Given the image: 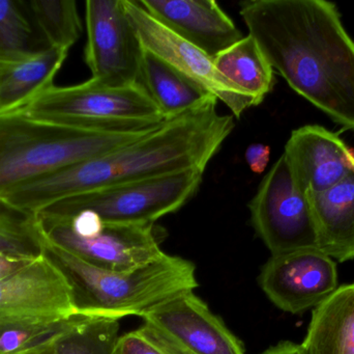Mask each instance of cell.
Segmentation results:
<instances>
[{
    "label": "cell",
    "instance_id": "1",
    "mask_svg": "<svg viewBox=\"0 0 354 354\" xmlns=\"http://www.w3.org/2000/svg\"><path fill=\"white\" fill-rule=\"evenodd\" d=\"M249 35L295 93L354 131V41L326 0H248Z\"/></svg>",
    "mask_w": 354,
    "mask_h": 354
},
{
    "label": "cell",
    "instance_id": "2",
    "mask_svg": "<svg viewBox=\"0 0 354 354\" xmlns=\"http://www.w3.org/2000/svg\"><path fill=\"white\" fill-rule=\"evenodd\" d=\"M218 101L167 120L138 141L62 168L0 195L12 205L39 213L62 200L97 189L181 170H205L235 127L218 114Z\"/></svg>",
    "mask_w": 354,
    "mask_h": 354
},
{
    "label": "cell",
    "instance_id": "3",
    "mask_svg": "<svg viewBox=\"0 0 354 354\" xmlns=\"http://www.w3.org/2000/svg\"><path fill=\"white\" fill-rule=\"evenodd\" d=\"M158 128L104 130L44 120L22 110L0 114V195L46 175L109 153Z\"/></svg>",
    "mask_w": 354,
    "mask_h": 354
},
{
    "label": "cell",
    "instance_id": "4",
    "mask_svg": "<svg viewBox=\"0 0 354 354\" xmlns=\"http://www.w3.org/2000/svg\"><path fill=\"white\" fill-rule=\"evenodd\" d=\"M45 254L68 278L81 316L142 317L156 306L198 287L195 265L168 254L131 272L99 269L47 241Z\"/></svg>",
    "mask_w": 354,
    "mask_h": 354
},
{
    "label": "cell",
    "instance_id": "5",
    "mask_svg": "<svg viewBox=\"0 0 354 354\" xmlns=\"http://www.w3.org/2000/svg\"><path fill=\"white\" fill-rule=\"evenodd\" d=\"M22 112L44 120L104 130L141 131L166 122L142 85L108 87L91 78L46 89Z\"/></svg>",
    "mask_w": 354,
    "mask_h": 354
},
{
    "label": "cell",
    "instance_id": "6",
    "mask_svg": "<svg viewBox=\"0 0 354 354\" xmlns=\"http://www.w3.org/2000/svg\"><path fill=\"white\" fill-rule=\"evenodd\" d=\"M203 172L192 168L97 189L62 200L39 213L68 218L86 211L105 224L151 226L180 209L195 195Z\"/></svg>",
    "mask_w": 354,
    "mask_h": 354
},
{
    "label": "cell",
    "instance_id": "7",
    "mask_svg": "<svg viewBox=\"0 0 354 354\" xmlns=\"http://www.w3.org/2000/svg\"><path fill=\"white\" fill-rule=\"evenodd\" d=\"M46 241L107 272H131L165 257L153 224H105L91 212L68 218L37 213Z\"/></svg>",
    "mask_w": 354,
    "mask_h": 354
},
{
    "label": "cell",
    "instance_id": "8",
    "mask_svg": "<svg viewBox=\"0 0 354 354\" xmlns=\"http://www.w3.org/2000/svg\"><path fill=\"white\" fill-rule=\"evenodd\" d=\"M249 209L252 224L272 256L318 249L309 197L297 185L284 154L264 177Z\"/></svg>",
    "mask_w": 354,
    "mask_h": 354
},
{
    "label": "cell",
    "instance_id": "9",
    "mask_svg": "<svg viewBox=\"0 0 354 354\" xmlns=\"http://www.w3.org/2000/svg\"><path fill=\"white\" fill-rule=\"evenodd\" d=\"M84 60L91 78L108 87L138 85L145 48L124 0H87Z\"/></svg>",
    "mask_w": 354,
    "mask_h": 354
},
{
    "label": "cell",
    "instance_id": "10",
    "mask_svg": "<svg viewBox=\"0 0 354 354\" xmlns=\"http://www.w3.org/2000/svg\"><path fill=\"white\" fill-rule=\"evenodd\" d=\"M143 328L177 354H245L243 343L194 291L147 311Z\"/></svg>",
    "mask_w": 354,
    "mask_h": 354
},
{
    "label": "cell",
    "instance_id": "11",
    "mask_svg": "<svg viewBox=\"0 0 354 354\" xmlns=\"http://www.w3.org/2000/svg\"><path fill=\"white\" fill-rule=\"evenodd\" d=\"M124 8L145 49L212 94L231 110L233 116L239 118L245 110L257 106L253 98L218 73L212 57L158 22L138 0H124Z\"/></svg>",
    "mask_w": 354,
    "mask_h": 354
},
{
    "label": "cell",
    "instance_id": "12",
    "mask_svg": "<svg viewBox=\"0 0 354 354\" xmlns=\"http://www.w3.org/2000/svg\"><path fill=\"white\" fill-rule=\"evenodd\" d=\"M75 316L72 286L46 254L0 281V322L64 321Z\"/></svg>",
    "mask_w": 354,
    "mask_h": 354
},
{
    "label": "cell",
    "instance_id": "13",
    "mask_svg": "<svg viewBox=\"0 0 354 354\" xmlns=\"http://www.w3.org/2000/svg\"><path fill=\"white\" fill-rule=\"evenodd\" d=\"M259 283L279 309L301 314L338 289V270L334 259L320 249H297L272 256L262 268Z\"/></svg>",
    "mask_w": 354,
    "mask_h": 354
},
{
    "label": "cell",
    "instance_id": "14",
    "mask_svg": "<svg viewBox=\"0 0 354 354\" xmlns=\"http://www.w3.org/2000/svg\"><path fill=\"white\" fill-rule=\"evenodd\" d=\"M284 156L301 191L324 193L354 170V154L337 133L306 125L291 133Z\"/></svg>",
    "mask_w": 354,
    "mask_h": 354
},
{
    "label": "cell",
    "instance_id": "15",
    "mask_svg": "<svg viewBox=\"0 0 354 354\" xmlns=\"http://www.w3.org/2000/svg\"><path fill=\"white\" fill-rule=\"evenodd\" d=\"M158 22L216 57L243 37L241 29L214 0H138Z\"/></svg>",
    "mask_w": 354,
    "mask_h": 354
},
{
    "label": "cell",
    "instance_id": "16",
    "mask_svg": "<svg viewBox=\"0 0 354 354\" xmlns=\"http://www.w3.org/2000/svg\"><path fill=\"white\" fill-rule=\"evenodd\" d=\"M68 54V50L53 47L0 48V114L21 109L53 87Z\"/></svg>",
    "mask_w": 354,
    "mask_h": 354
},
{
    "label": "cell",
    "instance_id": "17",
    "mask_svg": "<svg viewBox=\"0 0 354 354\" xmlns=\"http://www.w3.org/2000/svg\"><path fill=\"white\" fill-rule=\"evenodd\" d=\"M309 200L318 249L339 262L354 259V170Z\"/></svg>",
    "mask_w": 354,
    "mask_h": 354
},
{
    "label": "cell",
    "instance_id": "18",
    "mask_svg": "<svg viewBox=\"0 0 354 354\" xmlns=\"http://www.w3.org/2000/svg\"><path fill=\"white\" fill-rule=\"evenodd\" d=\"M139 85L147 91L166 120L218 101L201 85L147 49L141 62Z\"/></svg>",
    "mask_w": 354,
    "mask_h": 354
},
{
    "label": "cell",
    "instance_id": "19",
    "mask_svg": "<svg viewBox=\"0 0 354 354\" xmlns=\"http://www.w3.org/2000/svg\"><path fill=\"white\" fill-rule=\"evenodd\" d=\"M301 345L306 354H354V283L314 308Z\"/></svg>",
    "mask_w": 354,
    "mask_h": 354
},
{
    "label": "cell",
    "instance_id": "20",
    "mask_svg": "<svg viewBox=\"0 0 354 354\" xmlns=\"http://www.w3.org/2000/svg\"><path fill=\"white\" fill-rule=\"evenodd\" d=\"M221 75L259 105L274 85V69L252 35L243 37L212 58Z\"/></svg>",
    "mask_w": 354,
    "mask_h": 354
},
{
    "label": "cell",
    "instance_id": "21",
    "mask_svg": "<svg viewBox=\"0 0 354 354\" xmlns=\"http://www.w3.org/2000/svg\"><path fill=\"white\" fill-rule=\"evenodd\" d=\"M120 328L118 319L75 316L47 351L49 354H114Z\"/></svg>",
    "mask_w": 354,
    "mask_h": 354
},
{
    "label": "cell",
    "instance_id": "22",
    "mask_svg": "<svg viewBox=\"0 0 354 354\" xmlns=\"http://www.w3.org/2000/svg\"><path fill=\"white\" fill-rule=\"evenodd\" d=\"M24 3L46 47L70 51L80 39L82 23L74 0H30Z\"/></svg>",
    "mask_w": 354,
    "mask_h": 354
},
{
    "label": "cell",
    "instance_id": "23",
    "mask_svg": "<svg viewBox=\"0 0 354 354\" xmlns=\"http://www.w3.org/2000/svg\"><path fill=\"white\" fill-rule=\"evenodd\" d=\"M46 239L37 214L0 197V254L35 258L45 254Z\"/></svg>",
    "mask_w": 354,
    "mask_h": 354
},
{
    "label": "cell",
    "instance_id": "24",
    "mask_svg": "<svg viewBox=\"0 0 354 354\" xmlns=\"http://www.w3.org/2000/svg\"><path fill=\"white\" fill-rule=\"evenodd\" d=\"M70 319L64 321H1L0 354H25L46 348L59 336Z\"/></svg>",
    "mask_w": 354,
    "mask_h": 354
},
{
    "label": "cell",
    "instance_id": "25",
    "mask_svg": "<svg viewBox=\"0 0 354 354\" xmlns=\"http://www.w3.org/2000/svg\"><path fill=\"white\" fill-rule=\"evenodd\" d=\"M33 23L23 1L0 0V48L30 49Z\"/></svg>",
    "mask_w": 354,
    "mask_h": 354
},
{
    "label": "cell",
    "instance_id": "26",
    "mask_svg": "<svg viewBox=\"0 0 354 354\" xmlns=\"http://www.w3.org/2000/svg\"><path fill=\"white\" fill-rule=\"evenodd\" d=\"M114 354H177L158 340L145 328L122 335L116 342Z\"/></svg>",
    "mask_w": 354,
    "mask_h": 354
},
{
    "label": "cell",
    "instance_id": "27",
    "mask_svg": "<svg viewBox=\"0 0 354 354\" xmlns=\"http://www.w3.org/2000/svg\"><path fill=\"white\" fill-rule=\"evenodd\" d=\"M245 157L252 172L262 174L270 162V148L263 143H252L245 150Z\"/></svg>",
    "mask_w": 354,
    "mask_h": 354
},
{
    "label": "cell",
    "instance_id": "28",
    "mask_svg": "<svg viewBox=\"0 0 354 354\" xmlns=\"http://www.w3.org/2000/svg\"><path fill=\"white\" fill-rule=\"evenodd\" d=\"M37 258V257H35ZM33 258L19 257V256L0 254V281L28 263Z\"/></svg>",
    "mask_w": 354,
    "mask_h": 354
},
{
    "label": "cell",
    "instance_id": "29",
    "mask_svg": "<svg viewBox=\"0 0 354 354\" xmlns=\"http://www.w3.org/2000/svg\"><path fill=\"white\" fill-rule=\"evenodd\" d=\"M261 354H306L301 344H295L289 341L280 342L274 346L270 347Z\"/></svg>",
    "mask_w": 354,
    "mask_h": 354
},
{
    "label": "cell",
    "instance_id": "30",
    "mask_svg": "<svg viewBox=\"0 0 354 354\" xmlns=\"http://www.w3.org/2000/svg\"><path fill=\"white\" fill-rule=\"evenodd\" d=\"M25 354H49L47 351V347L44 349H39V351H31V353H25Z\"/></svg>",
    "mask_w": 354,
    "mask_h": 354
}]
</instances>
